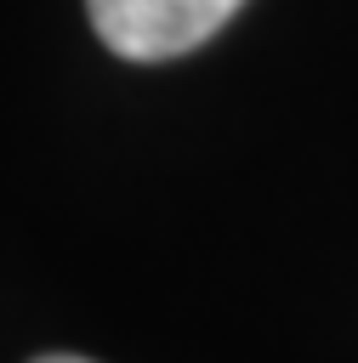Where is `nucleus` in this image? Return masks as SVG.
<instances>
[{"mask_svg": "<svg viewBox=\"0 0 358 363\" xmlns=\"http://www.w3.org/2000/svg\"><path fill=\"white\" fill-rule=\"evenodd\" d=\"M244 0H85L91 28L131 62H165L205 45Z\"/></svg>", "mask_w": 358, "mask_h": 363, "instance_id": "f257e3e1", "label": "nucleus"}, {"mask_svg": "<svg viewBox=\"0 0 358 363\" xmlns=\"http://www.w3.org/2000/svg\"><path fill=\"white\" fill-rule=\"evenodd\" d=\"M34 363H85V357H34Z\"/></svg>", "mask_w": 358, "mask_h": 363, "instance_id": "f03ea898", "label": "nucleus"}]
</instances>
